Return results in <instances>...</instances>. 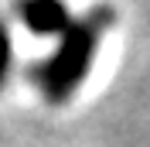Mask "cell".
<instances>
[{"mask_svg":"<svg viewBox=\"0 0 150 147\" xmlns=\"http://www.w3.org/2000/svg\"><path fill=\"white\" fill-rule=\"evenodd\" d=\"M10 62H14V41H10L7 24L0 21V86L7 82V75H10Z\"/></svg>","mask_w":150,"mask_h":147,"instance_id":"cell-3","label":"cell"},{"mask_svg":"<svg viewBox=\"0 0 150 147\" xmlns=\"http://www.w3.org/2000/svg\"><path fill=\"white\" fill-rule=\"evenodd\" d=\"M17 17L31 34H62L68 28L65 0H17Z\"/></svg>","mask_w":150,"mask_h":147,"instance_id":"cell-2","label":"cell"},{"mask_svg":"<svg viewBox=\"0 0 150 147\" xmlns=\"http://www.w3.org/2000/svg\"><path fill=\"white\" fill-rule=\"evenodd\" d=\"M109 24H112V10L109 7H96V10H89L85 17L68 21V28L58 38L55 55L45 58L38 72H31L38 82H41L48 103L58 106V103H65L75 92V86L82 82L85 72L92 69L99 38H103V31L109 28Z\"/></svg>","mask_w":150,"mask_h":147,"instance_id":"cell-1","label":"cell"}]
</instances>
